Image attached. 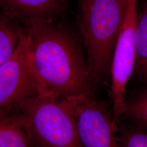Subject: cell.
<instances>
[{
	"mask_svg": "<svg viewBox=\"0 0 147 147\" xmlns=\"http://www.w3.org/2000/svg\"><path fill=\"white\" fill-rule=\"evenodd\" d=\"M37 69L50 93L94 97L86 55L76 34L56 20L23 22Z\"/></svg>",
	"mask_w": 147,
	"mask_h": 147,
	"instance_id": "obj_1",
	"label": "cell"
},
{
	"mask_svg": "<svg viewBox=\"0 0 147 147\" xmlns=\"http://www.w3.org/2000/svg\"><path fill=\"white\" fill-rule=\"evenodd\" d=\"M124 13L120 0H91L81 11L79 26L93 84L110 72Z\"/></svg>",
	"mask_w": 147,
	"mask_h": 147,
	"instance_id": "obj_2",
	"label": "cell"
},
{
	"mask_svg": "<svg viewBox=\"0 0 147 147\" xmlns=\"http://www.w3.org/2000/svg\"><path fill=\"white\" fill-rule=\"evenodd\" d=\"M37 147H82L72 105L51 93L31 98L16 107Z\"/></svg>",
	"mask_w": 147,
	"mask_h": 147,
	"instance_id": "obj_3",
	"label": "cell"
},
{
	"mask_svg": "<svg viewBox=\"0 0 147 147\" xmlns=\"http://www.w3.org/2000/svg\"><path fill=\"white\" fill-rule=\"evenodd\" d=\"M48 93L26 32L11 58L0 65V112L14 109L31 98Z\"/></svg>",
	"mask_w": 147,
	"mask_h": 147,
	"instance_id": "obj_4",
	"label": "cell"
},
{
	"mask_svg": "<svg viewBox=\"0 0 147 147\" xmlns=\"http://www.w3.org/2000/svg\"><path fill=\"white\" fill-rule=\"evenodd\" d=\"M137 0H128L111 63L112 111L118 124L122 119L127 82L134 74L136 61Z\"/></svg>",
	"mask_w": 147,
	"mask_h": 147,
	"instance_id": "obj_5",
	"label": "cell"
},
{
	"mask_svg": "<svg viewBox=\"0 0 147 147\" xmlns=\"http://www.w3.org/2000/svg\"><path fill=\"white\" fill-rule=\"evenodd\" d=\"M67 99L73 109L82 147H120L118 124L106 103L84 95Z\"/></svg>",
	"mask_w": 147,
	"mask_h": 147,
	"instance_id": "obj_6",
	"label": "cell"
},
{
	"mask_svg": "<svg viewBox=\"0 0 147 147\" xmlns=\"http://www.w3.org/2000/svg\"><path fill=\"white\" fill-rule=\"evenodd\" d=\"M2 10L18 16L22 22L56 20L63 16L68 0H1Z\"/></svg>",
	"mask_w": 147,
	"mask_h": 147,
	"instance_id": "obj_7",
	"label": "cell"
},
{
	"mask_svg": "<svg viewBox=\"0 0 147 147\" xmlns=\"http://www.w3.org/2000/svg\"><path fill=\"white\" fill-rule=\"evenodd\" d=\"M0 147H37L18 109L0 112Z\"/></svg>",
	"mask_w": 147,
	"mask_h": 147,
	"instance_id": "obj_8",
	"label": "cell"
},
{
	"mask_svg": "<svg viewBox=\"0 0 147 147\" xmlns=\"http://www.w3.org/2000/svg\"><path fill=\"white\" fill-rule=\"evenodd\" d=\"M26 32L25 25L18 16L2 11L0 16V65L11 58Z\"/></svg>",
	"mask_w": 147,
	"mask_h": 147,
	"instance_id": "obj_9",
	"label": "cell"
},
{
	"mask_svg": "<svg viewBox=\"0 0 147 147\" xmlns=\"http://www.w3.org/2000/svg\"><path fill=\"white\" fill-rule=\"evenodd\" d=\"M136 61L134 74L147 83V0L138 16L136 26Z\"/></svg>",
	"mask_w": 147,
	"mask_h": 147,
	"instance_id": "obj_10",
	"label": "cell"
},
{
	"mask_svg": "<svg viewBox=\"0 0 147 147\" xmlns=\"http://www.w3.org/2000/svg\"><path fill=\"white\" fill-rule=\"evenodd\" d=\"M122 118L147 130V89L125 98Z\"/></svg>",
	"mask_w": 147,
	"mask_h": 147,
	"instance_id": "obj_11",
	"label": "cell"
},
{
	"mask_svg": "<svg viewBox=\"0 0 147 147\" xmlns=\"http://www.w3.org/2000/svg\"><path fill=\"white\" fill-rule=\"evenodd\" d=\"M117 134L120 147H147V130L140 126L119 122Z\"/></svg>",
	"mask_w": 147,
	"mask_h": 147,
	"instance_id": "obj_12",
	"label": "cell"
},
{
	"mask_svg": "<svg viewBox=\"0 0 147 147\" xmlns=\"http://www.w3.org/2000/svg\"><path fill=\"white\" fill-rule=\"evenodd\" d=\"M91 0H80V7L81 9V11L84 10Z\"/></svg>",
	"mask_w": 147,
	"mask_h": 147,
	"instance_id": "obj_13",
	"label": "cell"
},
{
	"mask_svg": "<svg viewBox=\"0 0 147 147\" xmlns=\"http://www.w3.org/2000/svg\"><path fill=\"white\" fill-rule=\"evenodd\" d=\"M127 1L128 0H120L121 4V5L123 6V8L124 9L125 11L126 5H127Z\"/></svg>",
	"mask_w": 147,
	"mask_h": 147,
	"instance_id": "obj_14",
	"label": "cell"
}]
</instances>
